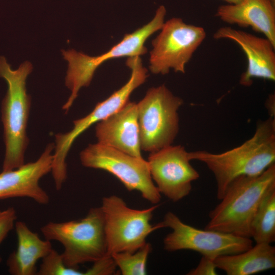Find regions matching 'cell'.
<instances>
[{
  "label": "cell",
  "mask_w": 275,
  "mask_h": 275,
  "mask_svg": "<svg viewBox=\"0 0 275 275\" xmlns=\"http://www.w3.org/2000/svg\"><path fill=\"white\" fill-rule=\"evenodd\" d=\"M167 10L163 5L156 10L153 19L133 32L124 35L118 44L107 51L96 57L89 56L74 49L62 50L64 59L68 62L65 85L71 94L62 109L67 113L78 96L80 89L88 87L96 69L104 62L121 57L141 56L147 52V40L160 30L164 23Z\"/></svg>",
  "instance_id": "4"
},
{
  "label": "cell",
  "mask_w": 275,
  "mask_h": 275,
  "mask_svg": "<svg viewBox=\"0 0 275 275\" xmlns=\"http://www.w3.org/2000/svg\"><path fill=\"white\" fill-rule=\"evenodd\" d=\"M251 235L256 243L275 241V186L263 196L251 224Z\"/></svg>",
  "instance_id": "19"
},
{
  "label": "cell",
  "mask_w": 275,
  "mask_h": 275,
  "mask_svg": "<svg viewBox=\"0 0 275 275\" xmlns=\"http://www.w3.org/2000/svg\"><path fill=\"white\" fill-rule=\"evenodd\" d=\"M159 34L152 41L149 69L155 74L165 75L170 69L184 73L185 66L205 40L201 26L173 17L164 22Z\"/></svg>",
  "instance_id": "10"
},
{
  "label": "cell",
  "mask_w": 275,
  "mask_h": 275,
  "mask_svg": "<svg viewBox=\"0 0 275 275\" xmlns=\"http://www.w3.org/2000/svg\"><path fill=\"white\" fill-rule=\"evenodd\" d=\"M54 144H48L37 160L0 173V200L27 197L46 205L49 197L39 185V180L51 172Z\"/></svg>",
  "instance_id": "13"
},
{
  "label": "cell",
  "mask_w": 275,
  "mask_h": 275,
  "mask_svg": "<svg viewBox=\"0 0 275 275\" xmlns=\"http://www.w3.org/2000/svg\"><path fill=\"white\" fill-rule=\"evenodd\" d=\"M116 265L111 255H106L93 262V265L86 271L85 275H110L115 273Z\"/></svg>",
  "instance_id": "23"
},
{
  "label": "cell",
  "mask_w": 275,
  "mask_h": 275,
  "mask_svg": "<svg viewBox=\"0 0 275 275\" xmlns=\"http://www.w3.org/2000/svg\"><path fill=\"white\" fill-rule=\"evenodd\" d=\"M162 222L164 228L172 229L163 241V248L168 252L191 250L215 260L221 256L244 252L253 245L250 238L188 225L171 211L166 213Z\"/></svg>",
  "instance_id": "11"
},
{
  "label": "cell",
  "mask_w": 275,
  "mask_h": 275,
  "mask_svg": "<svg viewBox=\"0 0 275 275\" xmlns=\"http://www.w3.org/2000/svg\"><path fill=\"white\" fill-rule=\"evenodd\" d=\"M82 165L106 171L129 191L136 190L146 200L159 204L161 195L151 176L147 160L98 143L89 144L79 154Z\"/></svg>",
  "instance_id": "9"
},
{
  "label": "cell",
  "mask_w": 275,
  "mask_h": 275,
  "mask_svg": "<svg viewBox=\"0 0 275 275\" xmlns=\"http://www.w3.org/2000/svg\"><path fill=\"white\" fill-rule=\"evenodd\" d=\"M17 217V212L14 207L0 210V244L14 227ZM2 261L0 256V264Z\"/></svg>",
  "instance_id": "22"
},
{
  "label": "cell",
  "mask_w": 275,
  "mask_h": 275,
  "mask_svg": "<svg viewBox=\"0 0 275 275\" xmlns=\"http://www.w3.org/2000/svg\"><path fill=\"white\" fill-rule=\"evenodd\" d=\"M215 16L229 24L251 28L275 46V4L271 0H241L221 5Z\"/></svg>",
  "instance_id": "16"
},
{
  "label": "cell",
  "mask_w": 275,
  "mask_h": 275,
  "mask_svg": "<svg viewBox=\"0 0 275 275\" xmlns=\"http://www.w3.org/2000/svg\"><path fill=\"white\" fill-rule=\"evenodd\" d=\"M217 268L228 275H251L275 268V247L256 243L247 250L219 256L214 260Z\"/></svg>",
  "instance_id": "18"
},
{
  "label": "cell",
  "mask_w": 275,
  "mask_h": 275,
  "mask_svg": "<svg viewBox=\"0 0 275 275\" xmlns=\"http://www.w3.org/2000/svg\"><path fill=\"white\" fill-rule=\"evenodd\" d=\"M14 227L17 246L7 260L8 271L12 275L37 274V262L53 249L51 241L41 239L23 222H16Z\"/></svg>",
  "instance_id": "17"
},
{
  "label": "cell",
  "mask_w": 275,
  "mask_h": 275,
  "mask_svg": "<svg viewBox=\"0 0 275 275\" xmlns=\"http://www.w3.org/2000/svg\"><path fill=\"white\" fill-rule=\"evenodd\" d=\"M217 267L214 260L203 256L197 266L191 269L188 275H215L217 274Z\"/></svg>",
  "instance_id": "24"
},
{
  "label": "cell",
  "mask_w": 275,
  "mask_h": 275,
  "mask_svg": "<svg viewBox=\"0 0 275 275\" xmlns=\"http://www.w3.org/2000/svg\"><path fill=\"white\" fill-rule=\"evenodd\" d=\"M32 70V64L29 61L12 70L6 58L0 56V77L8 84L1 108L5 145L3 171L16 169L24 163V153L29 142L26 129L31 105L26 80Z\"/></svg>",
  "instance_id": "3"
},
{
  "label": "cell",
  "mask_w": 275,
  "mask_h": 275,
  "mask_svg": "<svg viewBox=\"0 0 275 275\" xmlns=\"http://www.w3.org/2000/svg\"><path fill=\"white\" fill-rule=\"evenodd\" d=\"M267 108L269 111L270 117H274V95H269L266 101Z\"/></svg>",
  "instance_id": "25"
},
{
  "label": "cell",
  "mask_w": 275,
  "mask_h": 275,
  "mask_svg": "<svg viewBox=\"0 0 275 275\" xmlns=\"http://www.w3.org/2000/svg\"><path fill=\"white\" fill-rule=\"evenodd\" d=\"M95 135L98 144L143 157L136 103L129 100L120 109L97 123Z\"/></svg>",
  "instance_id": "15"
},
{
  "label": "cell",
  "mask_w": 275,
  "mask_h": 275,
  "mask_svg": "<svg viewBox=\"0 0 275 275\" xmlns=\"http://www.w3.org/2000/svg\"><path fill=\"white\" fill-rule=\"evenodd\" d=\"M37 274L39 275H85V272L78 268L67 267L64 263L61 254L53 249L42 259Z\"/></svg>",
  "instance_id": "21"
},
{
  "label": "cell",
  "mask_w": 275,
  "mask_h": 275,
  "mask_svg": "<svg viewBox=\"0 0 275 275\" xmlns=\"http://www.w3.org/2000/svg\"><path fill=\"white\" fill-rule=\"evenodd\" d=\"M275 186V163L261 174L241 176L232 181L209 214L204 229L251 238V224L265 194Z\"/></svg>",
  "instance_id": "2"
},
{
  "label": "cell",
  "mask_w": 275,
  "mask_h": 275,
  "mask_svg": "<svg viewBox=\"0 0 275 275\" xmlns=\"http://www.w3.org/2000/svg\"><path fill=\"white\" fill-rule=\"evenodd\" d=\"M188 152L181 145H170L150 153L148 158L151 178L160 194L173 202L187 196L192 182L200 176L190 163Z\"/></svg>",
  "instance_id": "12"
},
{
  "label": "cell",
  "mask_w": 275,
  "mask_h": 275,
  "mask_svg": "<svg viewBox=\"0 0 275 275\" xmlns=\"http://www.w3.org/2000/svg\"><path fill=\"white\" fill-rule=\"evenodd\" d=\"M272 1V3H273L274 4H275V0H271Z\"/></svg>",
  "instance_id": "27"
},
{
  "label": "cell",
  "mask_w": 275,
  "mask_h": 275,
  "mask_svg": "<svg viewBox=\"0 0 275 275\" xmlns=\"http://www.w3.org/2000/svg\"><path fill=\"white\" fill-rule=\"evenodd\" d=\"M126 66L131 70L128 81L105 100L98 102L86 116L74 120L72 129L55 135L51 173L57 185L63 184L67 177L66 159L75 140L90 126L104 120L122 107L129 100L132 92L144 84L148 74L140 56L129 57Z\"/></svg>",
  "instance_id": "6"
},
{
  "label": "cell",
  "mask_w": 275,
  "mask_h": 275,
  "mask_svg": "<svg viewBox=\"0 0 275 275\" xmlns=\"http://www.w3.org/2000/svg\"><path fill=\"white\" fill-rule=\"evenodd\" d=\"M152 245L146 242L134 252H119L111 255L122 275L147 274V262Z\"/></svg>",
  "instance_id": "20"
},
{
  "label": "cell",
  "mask_w": 275,
  "mask_h": 275,
  "mask_svg": "<svg viewBox=\"0 0 275 275\" xmlns=\"http://www.w3.org/2000/svg\"><path fill=\"white\" fill-rule=\"evenodd\" d=\"M188 157L204 163L212 172L220 200L235 179L258 175L275 163L274 117L259 121L253 136L238 147L220 153L190 152Z\"/></svg>",
  "instance_id": "1"
},
{
  "label": "cell",
  "mask_w": 275,
  "mask_h": 275,
  "mask_svg": "<svg viewBox=\"0 0 275 275\" xmlns=\"http://www.w3.org/2000/svg\"><path fill=\"white\" fill-rule=\"evenodd\" d=\"M45 239L59 242L64 247L61 256L68 267L78 268L106 255L104 217L100 207L89 209L84 218L65 222H50L41 228Z\"/></svg>",
  "instance_id": "5"
},
{
  "label": "cell",
  "mask_w": 275,
  "mask_h": 275,
  "mask_svg": "<svg viewBox=\"0 0 275 275\" xmlns=\"http://www.w3.org/2000/svg\"><path fill=\"white\" fill-rule=\"evenodd\" d=\"M213 37L233 41L245 53L248 65L239 79L241 85L251 86L255 78L275 80V46L268 39L230 26L219 28Z\"/></svg>",
  "instance_id": "14"
},
{
  "label": "cell",
  "mask_w": 275,
  "mask_h": 275,
  "mask_svg": "<svg viewBox=\"0 0 275 275\" xmlns=\"http://www.w3.org/2000/svg\"><path fill=\"white\" fill-rule=\"evenodd\" d=\"M158 204L146 209L129 207L116 195L104 197L100 206L104 217L107 253L134 252L145 244L153 231L164 228L162 222L152 225L150 222Z\"/></svg>",
  "instance_id": "8"
},
{
  "label": "cell",
  "mask_w": 275,
  "mask_h": 275,
  "mask_svg": "<svg viewBox=\"0 0 275 275\" xmlns=\"http://www.w3.org/2000/svg\"><path fill=\"white\" fill-rule=\"evenodd\" d=\"M229 4H236L240 2L241 0H223Z\"/></svg>",
  "instance_id": "26"
},
{
  "label": "cell",
  "mask_w": 275,
  "mask_h": 275,
  "mask_svg": "<svg viewBox=\"0 0 275 275\" xmlns=\"http://www.w3.org/2000/svg\"><path fill=\"white\" fill-rule=\"evenodd\" d=\"M183 103L164 85L148 89L136 103L141 150L150 153L172 144L179 131L178 111Z\"/></svg>",
  "instance_id": "7"
}]
</instances>
